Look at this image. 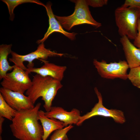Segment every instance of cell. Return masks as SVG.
<instances>
[{
	"mask_svg": "<svg viewBox=\"0 0 140 140\" xmlns=\"http://www.w3.org/2000/svg\"><path fill=\"white\" fill-rule=\"evenodd\" d=\"M114 15L119 35L121 37L126 36L129 39L134 40L137 33L140 9L121 6L116 9Z\"/></svg>",
	"mask_w": 140,
	"mask_h": 140,
	"instance_id": "3957f363",
	"label": "cell"
},
{
	"mask_svg": "<svg viewBox=\"0 0 140 140\" xmlns=\"http://www.w3.org/2000/svg\"><path fill=\"white\" fill-rule=\"evenodd\" d=\"M75 3L74 11L72 14L67 16L55 17L62 27L69 31L74 26L86 24L98 28L101 24L96 21L92 17L86 0H71Z\"/></svg>",
	"mask_w": 140,
	"mask_h": 140,
	"instance_id": "277c9868",
	"label": "cell"
},
{
	"mask_svg": "<svg viewBox=\"0 0 140 140\" xmlns=\"http://www.w3.org/2000/svg\"><path fill=\"white\" fill-rule=\"evenodd\" d=\"M52 4L48 2L44 7L45 8L49 18V26L43 38L37 41V43L40 44L44 42L48 36L54 32L60 33L70 40H73L76 39L77 33L74 32H68L65 31L54 14L51 8Z\"/></svg>",
	"mask_w": 140,
	"mask_h": 140,
	"instance_id": "8fae6325",
	"label": "cell"
},
{
	"mask_svg": "<svg viewBox=\"0 0 140 140\" xmlns=\"http://www.w3.org/2000/svg\"><path fill=\"white\" fill-rule=\"evenodd\" d=\"M11 44L0 45V79H2L9 71L13 69L14 65L11 66L8 60V56L12 51Z\"/></svg>",
	"mask_w": 140,
	"mask_h": 140,
	"instance_id": "9a60e30c",
	"label": "cell"
},
{
	"mask_svg": "<svg viewBox=\"0 0 140 140\" xmlns=\"http://www.w3.org/2000/svg\"><path fill=\"white\" fill-rule=\"evenodd\" d=\"M0 93L6 103L17 111L30 109L34 106L29 97L24 94L2 87L0 88Z\"/></svg>",
	"mask_w": 140,
	"mask_h": 140,
	"instance_id": "9c48e42d",
	"label": "cell"
},
{
	"mask_svg": "<svg viewBox=\"0 0 140 140\" xmlns=\"http://www.w3.org/2000/svg\"><path fill=\"white\" fill-rule=\"evenodd\" d=\"M120 41L129 68L140 66V49L135 46L126 36L121 37Z\"/></svg>",
	"mask_w": 140,
	"mask_h": 140,
	"instance_id": "4fadbf2b",
	"label": "cell"
},
{
	"mask_svg": "<svg viewBox=\"0 0 140 140\" xmlns=\"http://www.w3.org/2000/svg\"><path fill=\"white\" fill-rule=\"evenodd\" d=\"M73 127L72 125H70L63 128L55 131L51 136L50 140H64L67 137L66 135L67 133Z\"/></svg>",
	"mask_w": 140,
	"mask_h": 140,
	"instance_id": "d6986e66",
	"label": "cell"
},
{
	"mask_svg": "<svg viewBox=\"0 0 140 140\" xmlns=\"http://www.w3.org/2000/svg\"><path fill=\"white\" fill-rule=\"evenodd\" d=\"M40 60L44 63L42 66L40 67L27 68L26 71L29 74L31 72L35 73L42 76H49L60 81H62L67 69L66 66L57 65L46 60Z\"/></svg>",
	"mask_w": 140,
	"mask_h": 140,
	"instance_id": "7c38bea8",
	"label": "cell"
},
{
	"mask_svg": "<svg viewBox=\"0 0 140 140\" xmlns=\"http://www.w3.org/2000/svg\"><path fill=\"white\" fill-rule=\"evenodd\" d=\"M93 63L98 74L103 78L111 79L119 78L123 80L128 79L127 71L129 68L125 60L107 63L104 60L99 61L95 59Z\"/></svg>",
	"mask_w": 140,
	"mask_h": 140,
	"instance_id": "52a82bcc",
	"label": "cell"
},
{
	"mask_svg": "<svg viewBox=\"0 0 140 140\" xmlns=\"http://www.w3.org/2000/svg\"><path fill=\"white\" fill-rule=\"evenodd\" d=\"M38 118L43 129L42 140H46L53 131L65 127L63 122L55 118H50L46 117L45 112L42 110H40L38 112Z\"/></svg>",
	"mask_w": 140,
	"mask_h": 140,
	"instance_id": "5bb4252c",
	"label": "cell"
},
{
	"mask_svg": "<svg viewBox=\"0 0 140 140\" xmlns=\"http://www.w3.org/2000/svg\"><path fill=\"white\" fill-rule=\"evenodd\" d=\"M87 2L89 6L94 8L100 7L107 4V0H87Z\"/></svg>",
	"mask_w": 140,
	"mask_h": 140,
	"instance_id": "ffe728a7",
	"label": "cell"
},
{
	"mask_svg": "<svg viewBox=\"0 0 140 140\" xmlns=\"http://www.w3.org/2000/svg\"><path fill=\"white\" fill-rule=\"evenodd\" d=\"M17 111L6 103L0 93V116L11 121Z\"/></svg>",
	"mask_w": 140,
	"mask_h": 140,
	"instance_id": "e0dca14e",
	"label": "cell"
},
{
	"mask_svg": "<svg viewBox=\"0 0 140 140\" xmlns=\"http://www.w3.org/2000/svg\"><path fill=\"white\" fill-rule=\"evenodd\" d=\"M41 104L38 103L31 109L17 111L10 127L13 136L20 140H42L43 127L38 113Z\"/></svg>",
	"mask_w": 140,
	"mask_h": 140,
	"instance_id": "6da1fadb",
	"label": "cell"
},
{
	"mask_svg": "<svg viewBox=\"0 0 140 140\" xmlns=\"http://www.w3.org/2000/svg\"></svg>",
	"mask_w": 140,
	"mask_h": 140,
	"instance_id": "d4e9b609",
	"label": "cell"
},
{
	"mask_svg": "<svg viewBox=\"0 0 140 140\" xmlns=\"http://www.w3.org/2000/svg\"><path fill=\"white\" fill-rule=\"evenodd\" d=\"M45 115L50 118H54L63 122L65 127L70 125H77L81 116L80 111L73 108L68 111L59 107L52 106L48 111L45 112Z\"/></svg>",
	"mask_w": 140,
	"mask_h": 140,
	"instance_id": "30bf717a",
	"label": "cell"
},
{
	"mask_svg": "<svg viewBox=\"0 0 140 140\" xmlns=\"http://www.w3.org/2000/svg\"><path fill=\"white\" fill-rule=\"evenodd\" d=\"M11 54L12 57L9 58V61L25 71L27 68L34 67L33 61L35 59L46 61L48 57H61L64 55L46 48L44 43L39 44L36 50L27 54L21 55L13 51Z\"/></svg>",
	"mask_w": 140,
	"mask_h": 140,
	"instance_id": "5b68a950",
	"label": "cell"
},
{
	"mask_svg": "<svg viewBox=\"0 0 140 140\" xmlns=\"http://www.w3.org/2000/svg\"><path fill=\"white\" fill-rule=\"evenodd\" d=\"M4 120V117L0 116V140H2L1 135L3 131L2 126Z\"/></svg>",
	"mask_w": 140,
	"mask_h": 140,
	"instance_id": "603a6c76",
	"label": "cell"
},
{
	"mask_svg": "<svg viewBox=\"0 0 140 140\" xmlns=\"http://www.w3.org/2000/svg\"><path fill=\"white\" fill-rule=\"evenodd\" d=\"M133 44L136 47L140 49V18L138 23L137 33L134 40Z\"/></svg>",
	"mask_w": 140,
	"mask_h": 140,
	"instance_id": "7402d4cb",
	"label": "cell"
},
{
	"mask_svg": "<svg viewBox=\"0 0 140 140\" xmlns=\"http://www.w3.org/2000/svg\"><path fill=\"white\" fill-rule=\"evenodd\" d=\"M7 5L10 15V19L12 21L13 20L14 14L13 11L17 6L21 4L28 3H35L44 6L43 3L38 0H2Z\"/></svg>",
	"mask_w": 140,
	"mask_h": 140,
	"instance_id": "2e32d148",
	"label": "cell"
},
{
	"mask_svg": "<svg viewBox=\"0 0 140 140\" xmlns=\"http://www.w3.org/2000/svg\"><path fill=\"white\" fill-rule=\"evenodd\" d=\"M121 6L126 7L134 8L140 9V0H126Z\"/></svg>",
	"mask_w": 140,
	"mask_h": 140,
	"instance_id": "44dd1931",
	"label": "cell"
},
{
	"mask_svg": "<svg viewBox=\"0 0 140 140\" xmlns=\"http://www.w3.org/2000/svg\"><path fill=\"white\" fill-rule=\"evenodd\" d=\"M61 82L50 76L36 74L33 76L31 85L25 94L34 104L41 97L44 102L43 107L46 111H48L58 91L63 87Z\"/></svg>",
	"mask_w": 140,
	"mask_h": 140,
	"instance_id": "7a4b0ae2",
	"label": "cell"
},
{
	"mask_svg": "<svg viewBox=\"0 0 140 140\" xmlns=\"http://www.w3.org/2000/svg\"><path fill=\"white\" fill-rule=\"evenodd\" d=\"M12 71L7 73L1 82L2 87L24 94L30 88L32 80L26 71L14 65Z\"/></svg>",
	"mask_w": 140,
	"mask_h": 140,
	"instance_id": "8992f818",
	"label": "cell"
},
{
	"mask_svg": "<svg viewBox=\"0 0 140 140\" xmlns=\"http://www.w3.org/2000/svg\"><path fill=\"white\" fill-rule=\"evenodd\" d=\"M128 79L134 86L140 88V66L130 69Z\"/></svg>",
	"mask_w": 140,
	"mask_h": 140,
	"instance_id": "ac0fdd59",
	"label": "cell"
},
{
	"mask_svg": "<svg viewBox=\"0 0 140 140\" xmlns=\"http://www.w3.org/2000/svg\"><path fill=\"white\" fill-rule=\"evenodd\" d=\"M63 140H69L68 138L67 137L65 139Z\"/></svg>",
	"mask_w": 140,
	"mask_h": 140,
	"instance_id": "cb8c5ba5",
	"label": "cell"
},
{
	"mask_svg": "<svg viewBox=\"0 0 140 140\" xmlns=\"http://www.w3.org/2000/svg\"><path fill=\"white\" fill-rule=\"evenodd\" d=\"M97 96L98 102L94 105L90 111L82 116H81L77 124L78 126L80 125L86 120L96 116H101L112 118L116 123L123 124L125 121L123 112L122 111L116 109H108L103 105L102 95L97 88L94 89Z\"/></svg>",
	"mask_w": 140,
	"mask_h": 140,
	"instance_id": "ba28073f",
	"label": "cell"
}]
</instances>
